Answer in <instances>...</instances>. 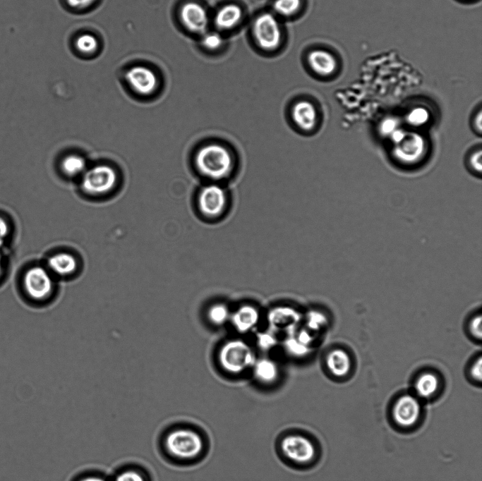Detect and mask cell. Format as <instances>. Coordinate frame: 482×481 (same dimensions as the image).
Here are the masks:
<instances>
[{"label": "cell", "mask_w": 482, "mask_h": 481, "mask_svg": "<svg viewBox=\"0 0 482 481\" xmlns=\"http://www.w3.org/2000/svg\"><path fill=\"white\" fill-rule=\"evenodd\" d=\"M468 164L471 170L476 173L480 174L481 171V150H476L469 155Z\"/></svg>", "instance_id": "f546056e"}, {"label": "cell", "mask_w": 482, "mask_h": 481, "mask_svg": "<svg viewBox=\"0 0 482 481\" xmlns=\"http://www.w3.org/2000/svg\"><path fill=\"white\" fill-rule=\"evenodd\" d=\"M392 152L398 162L404 164H413L423 157L426 145L421 135L397 130L392 134Z\"/></svg>", "instance_id": "5b68a950"}, {"label": "cell", "mask_w": 482, "mask_h": 481, "mask_svg": "<svg viewBox=\"0 0 482 481\" xmlns=\"http://www.w3.org/2000/svg\"><path fill=\"white\" fill-rule=\"evenodd\" d=\"M23 285L29 298L36 301L47 299L54 288L50 272L43 267L37 265L30 267L25 272Z\"/></svg>", "instance_id": "52a82bcc"}, {"label": "cell", "mask_w": 482, "mask_h": 481, "mask_svg": "<svg viewBox=\"0 0 482 481\" xmlns=\"http://www.w3.org/2000/svg\"><path fill=\"white\" fill-rule=\"evenodd\" d=\"M123 78L132 92L142 97H149L155 94L160 84V78L157 70L142 63L128 67L124 73Z\"/></svg>", "instance_id": "277c9868"}, {"label": "cell", "mask_w": 482, "mask_h": 481, "mask_svg": "<svg viewBox=\"0 0 482 481\" xmlns=\"http://www.w3.org/2000/svg\"><path fill=\"white\" fill-rule=\"evenodd\" d=\"M253 32L258 45L266 51L276 49L281 42V30L274 15L264 13L258 16L253 23Z\"/></svg>", "instance_id": "ba28073f"}, {"label": "cell", "mask_w": 482, "mask_h": 481, "mask_svg": "<svg viewBox=\"0 0 482 481\" xmlns=\"http://www.w3.org/2000/svg\"><path fill=\"white\" fill-rule=\"evenodd\" d=\"M281 449L287 458L299 464L310 462L315 454L312 442L300 434H289L284 437L281 442Z\"/></svg>", "instance_id": "9c48e42d"}, {"label": "cell", "mask_w": 482, "mask_h": 481, "mask_svg": "<svg viewBox=\"0 0 482 481\" xmlns=\"http://www.w3.org/2000/svg\"><path fill=\"white\" fill-rule=\"evenodd\" d=\"M481 357L479 356L477 359H476L473 363L471 364L469 370V374L472 379L478 382H481V373H482V367H481Z\"/></svg>", "instance_id": "4dcf8cb0"}, {"label": "cell", "mask_w": 482, "mask_h": 481, "mask_svg": "<svg viewBox=\"0 0 482 481\" xmlns=\"http://www.w3.org/2000/svg\"><path fill=\"white\" fill-rule=\"evenodd\" d=\"M469 332L472 338L476 340H481V315H474L469 321L468 324Z\"/></svg>", "instance_id": "83f0119b"}, {"label": "cell", "mask_w": 482, "mask_h": 481, "mask_svg": "<svg viewBox=\"0 0 482 481\" xmlns=\"http://www.w3.org/2000/svg\"><path fill=\"white\" fill-rule=\"evenodd\" d=\"M313 322L312 325L313 326L314 329H318L321 326H323L326 324V318L325 317L324 315L320 313H314L313 317H311L310 322Z\"/></svg>", "instance_id": "1f68e13d"}, {"label": "cell", "mask_w": 482, "mask_h": 481, "mask_svg": "<svg viewBox=\"0 0 482 481\" xmlns=\"http://www.w3.org/2000/svg\"><path fill=\"white\" fill-rule=\"evenodd\" d=\"M258 318L256 310L249 306L241 308L234 317V322L237 329L246 331L253 327Z\"/></svg>", "instance_id": "44dd1931"}, {"label": "cell", "mask_w": 482, "mask_h": 481, "mask_svg": "<svg viewBox=\"0 0 482 481\" xmlns=\"http://www.w3.org/2000/svg\"><path fill=\"white\" fill-rule=\"evenodd\" d=\"M47 263L51 272L61 276L72 274L78 268L76 258L68 252H59L52 255Z\"/></svg>", "instance_id": "2e32d148"}, {"label": "cell", "mask_w": 482, "mask_h": 481, "mask_svg": "<svg viewBox=\"0 0 482 481\" xmlns=\"http://www.w3.org/2000/svg\"><path fill=\"white\" fill-rule=\"evenodd\" d=\"M75 51L81 56L92 57L96 56L100 50L101 44L97 35L90 32H82L74 39Z\"/></svg>", "instance_id": "e0dca14e"}, {"label": "cell", "mask_w": 482, "mask_h": 481, "mask_svg": "<svg viewBox=\"0 0 482 481\" xmlns=\"http://www.w3.org/2000/svg\"><path fill=\"white\" fill-rule=\"evenodd\" d=\"M474 129L478 132L479 134L481 133V111L480 110L478 114L474 119L473 121Z\"/></svg>", "instance_id": "836d02e7"}, {"label": "cell", "mask_w": 482, "mask_h": 481, "mask_svg": "<svg viewBox=\"0 0 482 481\" xmlns=\"http://www.w3.org/2000/svg\"><path fill=\"white\" fill-rule=\"evenodd\" d=\"M224 39L219 33L210 32L203 36L202 44L207 49L215 50L222 45Z\"/></svg>", "instance_id": "4316f807"}, {"label": "cell", "mask_w": 482, "mask_h": 481, "mask_svg": "<svg viewBox=\"0 0 482 481\" xmlns=\"http://www.w3.org/2000/svg\"><path fill=\"white\" fill-rule=\"evenodd\" d=\"M290 118L297 130L311 133L316 129L319 117L315 106L310 101L296 102L291 109Z\"/></svg>", "instance_id": "8fae6325"}, {"label": "cell", "mask_w": 482, "mask_h": 481, "mask_svg": "<svg viewBox=\"0 0 482 481\" xmlns=\"http://www.w3.org/2000/svg\"><path fill=\"white\" fill-rule=\"evenodd\" d=\"M196 201L200 214L206 219L215 220L226 213L229 196L224 188L212 183L200 189Z\"/></svg>", "instance_id": "3957f363"}, {"label": "cell", "mask_w": 482, "mask_h": 481, "mask_svg": "<svg viewBox=\"0 0 482 481\" xmlns=\"http://www.w3.org/2000/svg\"><path fill=\"white\" fill-rule=\"evenodd\" d=\"M117 181L115 170L110 166L99 164L83 173L81 186L83 190L91 195H102L112 190Z\"/></svg>", "instance_id": "8992f818"}, {"label": "cell", "mask_w": 482, "mask_h": 481, "mask_svg": "<svg viewBox=\"0 0 482 481\" xmlns=\"http://www.w3.org/2000/svg\"><path fill=\"white\" fill-rule=\"evenodd\" d=\"M429 112L423 107L414 108L409 111L406 116L408 122L416 126L426 123L429 120Z\"/></svg>", "instance_id": "d4e9b609"}, {"label": "cell", "mask_w": 482, "mask_h": 481, "mask_svg": "<svg viewBox=\"0 0 482 481\" xmlns=\"http://www.w3.org/2000/svg\"><path fill=\"white\" fill-rule=\"evenodd\" d=\"M3 270H4V262H3V260H2L1 255V253H0V276H1V274H2Z\"/></svg>", "instance_id": "e575fe53"}, {"label": "cell", "mask_w": 482, "mask_h": 481, "mask_svg": "<svg viewBox=\"0 0 482 481\" xmlns=\"http://www.w3.org/2000/svg\"><path fill=\"white\" fill-rule=\"evenodd\" d=\"M99 0H64L68 9L75 12H83L90 10Z\"/></svg>", "instance_id": "484cf974"}, {"label": "cell", "mask_w": 482, "mask_h": 481, "mask_svg": "<svg viewBox=\"0 0 482 481\" xmlns=\"http://www.w3.org/2000/svg\"><path fill=\"white\" fill-rule=\"evenodd\" d=\"M64 174L68 176H76L83 174L86 170V163L84 158L78 154L66 156L61 164Z\"/></svg>", "instance_id": "ffe728a7"}, {"label": "cell", "mask_w": 482, "mask_h": 481, "mask_svg": "<svg viewBox=\"0 0 482 481\" xmlns=\"http://www.w3.org/2000/svg\"><path fill=\"white\" fill-rule=\"evenodd\" d=\"M439 385L440 380L435 373L425 372L417 377L414 389L419 397L430 398L436 393Z\"/></svg>", "instance_id": "d6986e66"}, {"label": "cell", "mask_w": 482, "mask_h": 481, "mask_svg": "<svg viewBox=\"0 0 482 481\" xmlns=\"http://www.w3.org/2000/svg\"><path fill=\"white\" fill-rule=\"evenodd\" d=\"M421 414V404L418 398L411 394L399 397L393 408L394 421L401 426L409 427L414 425Z\"/></svg>", "instance_id": "4fadbf2b"}, {"label": "cell", "mask_w": 482, "mask_h": 481, "mask_svg": "<svg viewBox=\"0 0 482 481\" xmlns=\"http://www.w3.org/2000/svg\"><path fill=\"white\" fill-rule=\"evenodd\" d=\"M326 364L331 374L337 377H343L351 370V359L344 350L335 349L328 354Z\"/></svg>", "instance_id": "9a60e30c"}, {"label": "cell", "mask_w": 482, "mask_h": 481, "mask_svg": "<svg viewBox=\"0 0 482 481\" xmlns=\"http://www.w3.org/2000/svg\"><path fill=\"white\" fill-rule=\"evenodd\" d=\"M112 481H147V478L142 470L128 467L117 472Z\"/></svg>", "instance_id": "cb8c5ba5"}, {"label": "cell", "mask_w": 482, "mask_h": 481, "mask_svg": "<svg viewBox=\"0 0 482 481\" xmlns=\"http://www.w3.org/2000/svg\"><path fill=\"white\" fill-rule=\"evenodd\" d=\"M163 446L171 458L190 460L201 453L203 441L197 432L190 428L177 427L166 432Z\"/></svg>", "instance_id": "7a4b0ae2"}, {"label": "cell", "mask_w": 482, "mask_h": 481, "mask_svg": "<svg viewBox=\"0 0 482 481\" xmlns=\"http://www.w3.org/2000/svg\"><path fill=\"white\" fill-rule=\"evenodd\" d=\"M308 62L314 72L320 75H329L336 68V61L329 52L317 49L308 56Z\"/></svg>", "instance_id": "5bb4252c"}, {"label": "cell", "mask_w": 482, "mask_h": 481, "mask_svg": "<svg viewBox=\"0 0 482 481\" xmlns=\"http://www.w3.org/2000/svg\"><path fill=\"white\" fill-rule=\"evenodd\" d=\"M76 481H108L104 477L96 473H88L85 475H80L77 478Z\"/></svg>", "instance_id": "d6a6232c"}, {"label": "cell", "mask_w": 482, "mask_h": 481, "mask_svg": "<svg viewBox=\"0 0 482 481\" xmlns=\"http://www.w3.org/2000/svg\"><path fill=\"white\" fill-rule=\"evenodd\" d=\"M242 17L241 8L233 4L222 6L216 13L215 25L222 30L230 29L240 21Z\"/></svg>", "instance_id": "ac0fdd59"}, {"label": "cell", "mask_w": 482, "mask_h": 481, "mask_svg": "<svg viewBox=\"0 0 482 481\" xmlns=\"http://www.w3.org/2000/svg\"><path fill=\"white\" fill-rule=\"evenodd\" d=\"M209 316L215 323H222L228 316L227 310L222 305H217L210 309Z\"/></svg>", "instance_id": "f1b7e54d"}, {"label": "cell", "mask_w": 482, "mask_h": 481, "mask_svg": "<svg viewBox=\"0 0 482 481\" xmlns=\"http://www.w3.org/2000/svg\"><path fill=\"white\" fill-rule=\"evenodd\" d=\"M301 7V0H275V11L280 16L289 17L295 14Z\"/></svg>", "instance_id": "603a6c76"}, {"label": "cell", "mask_w": 482, "mask_h": 481, "mask_svg": "<svg viewBox=\"0 0 482 481\" xmlns=\"http://www.w3.org/2000/svg\"><path fill=\"white\" fill-rule=\"evenodd\" d=\"M232 150L219 141L204 143L196 151L194 164L200 175L213 182L229 178L236 166Z\"/></svg>", "instance_id": "6da1fadb"}, {"label": "cell", "mask_w": 482, "mask_h": 481, "mask_svg": "<svg viewBox=\"0 0 482 481\" xmlns=\"http://www.w3.org/2000/svg\"><path fill=\"white\" fill-rule=\"evenodd\" d=\"M251 353L246 344L231 342L227 344L220 354L221 362L227 370L238 372L245 369L251 362Z\"/></svg>", "instance_id": "30bf717a"}, {"label": "cell", "mask_w": 482, "mask_h": 481, "mask_svg": "<svg viewBox=\"0 0 482 481\" xmlns=\"http://www.w3.org/2000/svg\"><path fill=\"white\" fill-rule=\"evenodd\" d=\"M257 378L265 383L273 382L277 376V369L274 363L267 360H263L258 363L255 370Z\"/></svg>", "instance_id": "7402d4cb"}, {"label": "cell", "mask_w": 482, "mask_h": 481, "mask_svg": "<svg viewBox=\"0 0 482 481\" xmlns=\"http://www.w3.org/2000/svg\"><path fill=\"white\" fill-rule=\"evenodd\" d=\"M179 17L182 25L193 33L203 32L208 23L205 9L193 1L186 2L180 7Z\"/></svg>", "instance_id": "7c38bea8"}]
</instances>
